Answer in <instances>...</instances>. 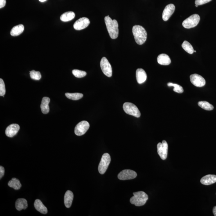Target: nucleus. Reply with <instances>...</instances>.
Listing matches in <instances>:
<instances>
[{
	"mask_svg": "<svg viewBox=\"0 0 216 216\" xmlns=\"http://www.w3.org/2000/svg\"><path fill=\"white\" fill-rule=\"evenodd\" d=\"M105 21L110 38L116 39L118 37V23L116 20H112L109 16H105Z\"/></svg>",
	"mask_w": 216,
	"mask_h": 216,
	"instance_id": "1",
	"label": "nucleus"
},
{
	"mask_svg": "<svg viewBox=\"0 0 216 216\" xmlns=\"http://www.w3.org/2000/svg\"><path fill=\"white\" fill-rule=\"evenodd\" d=\"M132 31L137 43L139 45L143 44L147 38V33L144 27L140 25L134 26Z\"/></svg>",
	"mask_w": 216,
	"mask_h": 216,
	"instance_id": "2",
	"label": "nucleus"
},
{
	"mask_svg": "<svg viewBox=\"0 0 216 216\" xmlns=\"http://www.w3.org/2000/svg\"><path fill=\"white\" fill-rule=\"evenodd\" d=\"M134 196L130 199V202L136 206H142L146 203L148 199L147 194L143 191L134 192Z\"/></svg>",
	"mask_w": 216,
	"mask_h": 216,
	"instance_id": "3",
	"label": "nucleus"
},
{
	"mask_svg": "<svg viewBox=\"0 0 216 216\" xmlns=\"http://www.w3.org/2000/svg\"><path fill=\"white\" fill-rule=\"evenodd\" d=\"M123 109L127 114L131 115L136 117L141 116V113L137 106L131 102H125L123 104Z\"/></svg>",
	"mask_w": 216,
	"mask_h": 216,
	"instance_id": "4",
	"label": "nucleus"
},
{
	"mask_svg": "<svg viewBox=\"0 0 216 216\" xmlns=\"http://www.w3.org/2000/svg\"><path fill=\"white\" fill-rule=\"evenodd\" d=\"M110 161H111V158L109 154L106 153L102 155V158L99 163V167H98V170L100 173L102 174L106 172L110 164Z\"/></svg>",
	"mask_w": 216,
	"mask_h": 216,
	"instance_id": "5",
	"label": "nucleus"
},
{
	"mask_svg": "<svg viewBox=\"0 0 216 216\" xmlns=\"http://www.w3.org/2000/svg\"><path fill=\"white\" fill-rule=\"evenodd\" d=\"M200 16L197 14L191 15L182 23V26L186 29H191L197 26L200 21Z\"/></svg>",
	"mask_w": 216,
	"mask_h": 216,
	"instance_id": "6",
	"label": "nucleus"
},
{
	"mask_svg": "<svg viewBox=\"0 0 216 216\" xmlns=\"http://www.w3.org/2000/svg\"><path fill=\"white\" fill-rule=\"evenodd\" d=\"M157 153L162 160L167 158L168 154V145L166 141H162V143L159 142L157 145Z\"/></svg>",
	"mask_w": 216,
	"mask_h": 216,
	"instance_id": "7",
	"label": "nucleus"
},
{
	"mask_svg": "<svg viewBox=\"0 0 216 216\" xmlns=\"http://www.w3.org/2000/svg\"><path fill=\"white\" fill-rule=\"evenodd\" d=\"M89 124L88 122L85 120L82 121L76 125L74 128V133L79 136L83 135L89 129Z\"/></svg>",
	"mask_w": 216,
	"mask_h": 216,
	"instance_id": "8",
	"label": "nucleus"
},
{
	"mask_svg": "<svg viewBox=\"0 0 216 216\" xmlns=\"http://www.w3.org/2000/svg\"><path fill=\"white\" fill-rule=\"evenodd\" d=\"M100 66L104 74L108 77H111L112 75L111 66L106 57L102 58L100 62Z\"/></svg>",
	"mask_w": 216,
	"mask_h": 216,
	"instance_id": "9",
	"label": "nucleus"
},
{
	"mask_svg": "<svg viewBox=\"0 0 216 216\" xmlns=\"http://www.w3.org/2000/svg\"><path fill=\"white\" fill-rule=\"evenodd\" d=\"M137 176V173L135 171L125 169L120 172L118 175V178L120 180H127L134 179Z\"/></svg>",
	"mask_w": 216,
	"mask_h": 216,
	"instance_id": "10",
	"label": "nucleus"
},
{
	"mask_svg": "<svg viewBox=\"0 0 216 216\" xmlns=\"http://www.w3.org/2000/svg\"><path fill=\"white\" fill-rule=\"evenodd\" d=\"M190 80L192 83L195 86L201 87L204 86L206 84V81L205 79L199 74H194L190 76Z\"/></svg>",
	"mask_w": 216,
	"mask_h": 216,
	"instance_id": "11",
	"label": "nucleus"
},
{
	"mask_svg": "<svg viewBox=\"0 0 216 216\" xmlns=\"http://www.w3.org/2000/svg\"><path fill=\"white\" fill-rule=\"evenodd\" d=\"M90 24L89 19L87 17H82L78 19L73 25L74 28L76 30H81L87 28Z\"/></svg>",
	"mask_w": 216,
	"mask_h": 216,
	"instance_id": "12",
	"label": "nucleus"
},
{
	"mask_svg": "<svg viewBox=\"0 0 216 216\" xmlns=\"http://www.w3.org/2000/svg\"><path fill=\"white\" fill-rule=\"evenodd\" d=\"M175 7L173 4H170L166 6L163 11L162 18L164 21H167L175 11Z\"/></svg>",
	"mask_w": 216,
	"mask_h": 216,
	"instance_id": "13",
	"label": "nucleus"
},
{
	"mask_svg": "<svg viewBox=\"0 0 216 216\" xmlns=\"http://www.w3.org/2000/svg\"><path fill=\"white\" fill-rule=\"evenodd\" d=\"M20 129V126L16 124H11L7 127L5 134L9 137H12L17 133Z\"/></svg>",
	"mask_w": 216,
	"mask_h": 216,
	"instance_id": "14",
	"label": "nucleus"
},
{
	"mask_svg": "<svg viewBox=\"0 0 216 216\" xmlns=\"http://www.w3.org/2000/svg\"><path fill=\"white\" fill-rule=\"evenodd\" d=\"M216 175L213 174H208L205 176L200 180V182L203 185H209L215 183Z\"/></svg>",
	"mask_w": 216,
	"mask_h": 216,
	"instance_id": "15",
	"label": "nucleus"
},
{
	"mask_svg": "<svg viewBox=\"0 0 216 216\" xmlns=\"http://www.w3.org/2000/svg\"><path fill=\"white\" fill-rule=\"evenodd\" d=\"M136 79L138 84L143 83L146 81L147 75L146 72L142 69H138L136 70Z\"/></svg>",
	"mask_w": 216,
	"mask_h": 216,
	"instance_id": "16",
	"label": "nucleus"
},
{
	"mask_svg": "<svg viewBox=\"0 0 216 216\" xmlns=\"http://www.w3.org/2000/svg\"><path fill=\"white\" fill-rule=\"evenodd\" d=\"M157 60L158 63L162 65H168L171 63L170 57L165 54H161L159 55Z\"/></svg>",
	"mask_w": 216,
	"mask_h": 216,
	"instance_id": "17",
	"label": "nucleus"
},
{
	"mask_svg": "<svg viewBox=\"0 0 216 216\" xmlns=\"http://www.w3.org/2000/svg\"><path fill=\"white\" fill-rule=\"evenodd\" d=\"M50 102V99L47 97H44L43 98L42 102L41 105V111L43 114H47L49 112V103Z\"/></svg>",
	"mask_w": 216,
	"mask_h": 216,
	"instance_id": "18",
	"label": "nucleus"
},
{
	"mask_svg": "<svg viewBox=\"0 0 216 216\" xmlns=\"http://www.w3.org/2000/svg\"><path fill=\"white\" fill-rule=\"evenodd\" d=\"M34 207L36 210L43 214H46L48 212L47 209L39 199H36L34 203Z\"/></svg>",
	"mask_w": 216,
	"mask_h": 216,
	"instance_id": "19",
	"label": "nucleus"
},
{
	"mask_svg": "<svg viewBox=\"0 0 216 216\" xmlns=\"http://www.w3.org/2000/svg\"><path fill=\"white\" fill-rule=\"evenodd\" d=\"M74 197L73 192L70 191H67L65 194L64 196V203L65 206L67 208L71 207L72 202Z\"/></svg>",
	"mask_w": 216,
	"mask_h": 216,
	"instance_id": "20",
	"label": "nucleus"
},
{
	"mask_svg": "<svg viewBox=\"0 0 216 216\" xmlns=\"http://www.w3.org/2000/svg\"><path fill=\"white\" fill-rule=\"evenodd\" d=\"M15 207L16 209L19 211L25 209L28 207L27 200L23 198L18 199L15 203Z\"/></svg>",
	"mask_w": 216,
	"mask_h": 216,
	"instance_id": "21",
	"label": "nucleus"
},
{
	"mask_svg": "<svg viewBox=\"0 0 216 216\" xmlns=\"http://www.w3.org/2000/svg\"><path fill=\"white\" fill-rule=\"evenodd\" d=\"M24 26L23 25L20 24L13 27L11 30V34L12 36L16 37L20 35L23 33L24 30Z\"/></svg>",
	"mask_w": 216,
	"mask_h": 216,
	"instance_id": "22",
	"label": "nucleus"
},
{
	"mask_svg": "<svg viewBox=\"0 0 216 216\" xmlns=\"http://www.w3.org/2000/svg\"><path fill=\"white\" fill-rule=\"evenodd\" d=\"M75 13L72 11H68L65 12L61 15L60 19L63 22H68L73 20L75 17Z\"/></svg>",
	"mask_w": 216,
	"mask_h": 216,
	"instance_id": "23",
	"label": "nucleus"
},
{
	"mask_svg": "<svg viewBox=\"0 0 216 216\" xmlns=\"http://www.w3.org/2000/svg\"><path fill=\"white\" fill-rule=\"evenodd\" d=\"M8 185L9 187L13 188L15 190L20 189L22 186L19 180L15 178H12V179L8 182Z\"/></svg>",
	"mask_w": 216,
	"mask_h": 216,
	"instance_id": "24",
	"label": "nucleus"
},
{
	"mask_svg": "<svg viewBox=\"0 0 216 216\" xmlns=\"http://www.w3.org/2000/svg\"><path fill=\"white\" fill-rule=\"evenodd\" d=\"M198 104L200 107L205 110H212L214 109V106L212 105L205 101H199Z\"/></svg>",
	"mask_w": 216,
	"mask_h": 216,
	"instance_id": "25",
	"label": "nucleus"
},
{
	"mask_svg": "<svg viewBox=\"0 0 216 216\" xmlns=\"http://www.w3.org/2000/svg\"><path fill=\"white\" fill-rule=\"evenodd\" d=\"M182 47L184 50L186 51L188 53L192 54L194 52L193 47L188 41H184L183 43L182 44Z\"/></svg>",
	"mask_w": 216,
	"mask_h": 216,
	"instance_id": "26",
	"label": "nucleus"
},
{
	"mask_svg": "<svg viewBox=\"0 0 216 216\" xmlns=\"http://www.w3.org/2000/svg\"><path fill=\"white\" fill-rule=\"evenodd\" d=\"M65 96L67 98L73 100H78L83 96V94L80 93H66Z\"/></svg>",
	"mask_w": 216,
	"mask_h": 216,
	"instance_id": "27",
	"label": "nucleus"
},
{
	"mask_svg": "<svg viewBox=\"0 0 216 216\" xmlns=\"http://www.w3.org/2000/svg\"><path fill=\"white\" fill-rule=\"evenodd\" d=\"M167 85L169 87H174L173 91L174 92H177L178 93H182L183 92L184 90L183 88L181 86L178 85V84H174L171 83H169L167 84Z\"/></svg>",
	"mask_w": 216,
	"mask_h": 216,
	"instance_id": "28",
	"label": "nucleus"
},
{
	"mask_svg": "<svg viewBox=\"0 0 216 216\" xmlns=\"http://www.w3.org/2000/svg\"><path fill=\"white\" fill-rule=\"evenodd\" d=\"M72 73L76 77L78 78H82L87 75L86 72L82 71V70H77V69L73 70L72 71Z\"/></svg>",
	"mask_w": 216,
	"mask_h": 216,
	"instance_id": "29",
	"label": "nucleus"
},
{
	"mask_svg": "<svg viewBox=\"0 0 216 216\" xmlns=\"http://www.w3.org/2000/svg\"><path fill=\"white\" fill-rule=\"evenodd\" d=\"M30 78L33 79L39 80L41 78V73L39 71H36L33 70L30 72Z\"/></svg>",
	"mask_w": 216,
	"mask_h": 216,
	"instance_id": "30",
	"label": "nucleus"
},
{
	"mask_svg": "<svg viewBox=\"0 0 216 216\" xmlns=\"http://www.w3.org/2000/svg\"><path fill=\"white\" fill-rule=\"evenodd\" d=\"M6 93L5 83L2 79H0V96H3Z\"/></svg>",
	"mask_w": 216,
	"mask_h": 216,
	"instance_id": "31",
	"label": "nucleus"
},
{
	"mask_svg": "<svg viewBox=\"0 0 216 216\" xmlns=\"http://www.w3.org/2000/svg\"><path fill=\"white\" fill-rule=\"evenodd\" d=\"M212 0H195V5H204L205 4L207 3L208 2H210Z\"/></svg>",
	"mask_w": 216,
	"mask_h": 216,
	"instance_id": "32",
	"label": "nucleus"
},
{
	"mask_svg": "<svg viewBox=\"0 0 216 216\" xmlns=\"http://www.w3.org/2000/svg\"><path fill=\"white\" fill-rule=\"evenodd\" d=\"M5 174V169L2 166H0V178L1 179Z\"/></svg>",
	"mask_w": 216,
	"mask_h": 216,
	"instance_id": "33",
	"label": "nucleus"
},
{
	"mask_svg": "<svg viewBox=\"0 0 216 216\" xmlns=\"http://www.w3.org/2000/svg\"><path fill=\"white\" fill-rule=\"evenodd\" d=\"M6 0H0V8L4 7L6 5Z\"/></svg>",
	"mask_w": 216,
	"mask_h": 216,
	"instance_id": "34",
	"label": "nucleus"
},
{
	"mask_svg": "<svg viewBox=\"0 0 216 216\" xmlns=\"http://www.w3.org/2000/svg\"><path fill=\"white\" fill-rule=\"evenodd\" d=\"M213 213L214 216H216V206H215V207L213 208Z\"/></svg>",
	"mask_w": 216,
	"mask_h": 216,
	"instance_id": "35",
	"label": "nucleus"
},
{
	"mask_svg": "<svg viewBox=\"0 0 216 216\" xmlns=\"http://www.w3.org/2000/svg\"><path fill=\"white\" fill-rule=\"evenodd\" d=\"M39 1H40V2H45V1H46L47 0H39Z\"/></svg>",
	"mask_w": 216,
	"mask_h": 216,
	"instance_id": "36",
	"label": "nucleus"
},
{
	"mask_svg": "<svg viewBox=\"0 0 216 216\" xmlns=\"http://www.w3.org/2000/svg\"><path fill=\"white\" fill-rule=\"evenodd\" d=\"M195 6H196V7H198V6L197 5H195Z\"/></svg>",
	"mask_w": 216,
	"mask_h": 216,
	"instance_id": "37",
	"label": "nucleus"
},
{
	"mask_svg": "<svg viewBox=\"0 0 216 216\" xmlns=\"http://www.w3.org/2000/svg\"><path fill=\"white\" fill-rule=\"evenodd\" d=\"M194 52H196V51H194Z\"/></svg>",
	"mask_w": 216,
	"mask_h": 216,
	"instance_id": "38",
	"label": "nucleus"
}]
</instances>
